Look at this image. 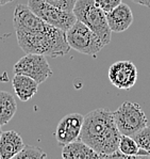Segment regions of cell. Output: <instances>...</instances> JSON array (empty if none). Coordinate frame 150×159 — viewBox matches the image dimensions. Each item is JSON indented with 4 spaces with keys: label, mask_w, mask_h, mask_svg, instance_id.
Returning a JSON list of instances; mask_svg holds the SVG:
<instances>
[{
    "label": "cell",
    "mask_w": 150,
    "mask_h": 159,
    "mask_svg": "<svg viewBox=\"0 0 150 159\" xmlns=\"http://www.w3.org/2000/svg\"><path fill=\"white\" fill-rule=\"evenodd\" d=\"M95 3L106 14L122 3V0H95Z\"/></svg>",
    "instance_id": "ffe728a7"
},
{
    "label": "cell",
    "mask_w": 150,
    "mask_h": 159,
    "mask_svg": "<svg viewBox=\"0 0 150 159\" xmlns=\"http://www.w3.org/2000/svg\"><path fill=\"white\" fill-rule=\"evenodd\" d=\"M106 19L112 32H124L133 24V13L129 6L120 3L114 10L106 13Z\"/></svg>",
    "instance_id": "8fae6325"
},
{
    "label": "cell",
    "mask_w": 150,
    "mask_h": 159,
    "mask_svg": "<svg viewBox=\"0 0 150 159\" xmlns=\"http://www.w3.org/2000/svg\"><path fill=\"white\" fill-rule=\"evenodd\" d=\"M65 32L67 43L71 48L80 53L96 58L97 53L105 47V44L97 34L78 19Z\"/></svg>",
    "instance_id": "277c9868"
},
{
    "label": "cell",
    "mask_w": 150,
    "mask_h": 159,
    "mask_svg": "<svg viewBox=\"0 0 150 159\" xmlns=\"http://www.w3.org/2000/svg\"><path fill=\"white\" fill-rule=\"evenodd\" d=\"M118 150L122 154L127 155L130 159L137 158L139 154L141 148L136 141L134 140L132 136H127V134H122L119 139V144H118Z\"/></svg>",
    "instance_id": "2e32d148"
},
{
    "label": "cell",
    "mask_w": 150,
    "mask_h": 159,
    "mask_svg": "<svg viewBox=\"0 0 150 159\" xmlns=\"http://www.w3.org/2000/svg\"><path fill=\"white\" fill-rule=\"evenodd\" d=\"M13 26L16 32L32 33L43 31L50 25L41 19L34 12L28 7V4H17L14 10Z\"/></svg>",
    "instance_id": "9c48e42d"
},
{
    "label": "cell",
    "mask_w": 150,
    "mask_h": 159,
    "mask_svg": "<svg viewBox=\"0 0 150 159\" xmlns=\"http://www.w3.org/2000/svg\"><path fill=\"white\" fill-rule=\"evenodd\" d=\"M131 1L135 2L137 4H141V6H144L146 8L150 9V0H131Z\"/></svg>",
    "instance_id": "44dd1931"
},
{
    "label": "cell",
    "mask_w": 150,
    "mask_h": 159,
    "mask_svg": "<svg viewBox=\"0 0 150 159\" xmlns=\"http://www.w3.org/2000/svg\"><path fill=\"white\" fill-rule=\"evenodd\" d=\"M108 77L115 88L129 90L136 84L137 68L131 61H117L109 68Z\"/></svg>",
    "instance_id": "ba28073f"
},
{
    "label": "cell",
    "mask_w": 150,
    "mask_h": 159,
    "mask_svg": "<svg viewBox=\"0 0 150 159\" xmlns=\"http://www.w3.org/2000/svg\"><path fill=\"white\" fill-rule=\"evenodd\" d=\"M72 13L78 20L97 34L105 46L110 44L112 30L108 24L106 14L95 3V0H77Z\"/></svg>",
    "instance_id": "3957f363"
},
{
    "label": "cell",
    "mask_w": 150,
    "mask_h": 159,
    "mask_svg": "<svg viewBox=\"0 0 150 159\" xmlns=\"http://www.w3.org/2000/svg\"><path fill=\"white\" fill-rule=\"evenodd\" d=\"M139 146L150 154V125H146L134 136H132Z\"/></svg>",
    "instance_id": "ac0fdd59"
},
{
    "label": "cell",
    "mask_w": 150,
    "mask_h": 159,
    "mask_svg": "<svg viewBox=\"0 0 150 159\" xmlns=\"http://www.w3.org/2000/svg\"><path fill=\"white\" fill-rule=\"evenodd\" d=\"M62 157L64 159H93L100 158V155L85 142L78 139L63 146Z\"/></svg>",
    "instance_id": "5bb4252c"
},
{
    "label": "cell",
    "mask_w": 150,
    "mask_h": 159,
    "mask_svg": "<svg viewBox=\"0 0 150 159\" xmlns=\"http://www.w3.org/2000/svg\"><path fill=\"white\" fill-rule=\"evenodd\" d=\"M145 158H149V159H150V154H149L148 156H146V157H145Z\"/></svg>",
    "instance_id": "cb8c5ba5"
},
{
    "label": "cell",
    "mask_w": 150,
    "mask_h": 159,
    "mask_svg": "<svg viewBox=\"0 0 150 159\" xmlns=\"http://www.w3.org/2000/svg\"><path fill=\"white\" fill-rule=\"evenodd\" d=\"M84 116L80 113H69L59 122L54 137L60 146L74 142L80 139Z\"/></svg>",
    "instance_id": "30bf717a"
},
{
    "label": "cell",
    "mask_w": 150,
    "mask_h": 159,
    "mask_svg": "<svg viewBox=\"0 0 150 159\" xmlns=\"http://www.w3.org/2000/svg\"><path fill=\"white\" fill-rule=\"evenodd\" d=\"M17 111V104L9 92L0 91V126L8 124Z\"/></svg>",
    "instance_id": "9a60e30c"
},
{
    "label": "cell",
    "mask_w": 150,
    "mask_h": 159,
    "mask_svg": "<svg viewBox=\"0 0 150 159\" xmlns=\"http://www.w3.org/2000/svg\"><path fill=\"white\" fill-rule=\"evenodd\" d=\"M16 96L21 102H28L37 93L38 84L31 77L23 74H15L12 80Z\"/></svg>",
    "instance_id": "4fadbf2b"
},
{
    "label": "cell",
    "mask_w": 150,
    "mask_h": 159,
    "mask_svg": "<svg viewBox=\"0 0 150 159\" xmlns=\"http://www.w3.org/2000/svg\"><path fill=\"white\" fill-rule=\"evenodd\" d=\"M47 157V154L38 146L34 145H25L17 155L15 159H43Z\"/></svg>",
    "instance_id": "e0dca14e"
},
{
    "label": "cell",
    "mask_w": 150,
    "mask_h": 159,
    "mask_svg": "<svg viewBox=\"0 0 150 159\" xmlns=\"http://www.w3.org/2000/svg\"><path fill=\"white\" fill-rule=\"evenodd\" d=\"M122 134L114 121V113L109 108H98L84 116L80 140L85 142L106 159L109 155L118 151Z\"/></svg>",
    "instance_id": "6da1fadb"
},
{
    "label": "cell",
    "mask_w": 150,
    "mask_h": 159,
    "mask_svg": "<svg viewBox=\"0 0 150 159\" xmlns=\"http://www.w3.org/2000/svg\"><path fill=\"white\" fill-rule=\"evenodd\" d=\"M19 47L26 53H37L45 57L58 58L71 49L66 40V32L53 26L32 33L16 32Z\"/></svg>",
    "instance_id": "7a4b0ae2"
},
{
    "label": "cell",
    "mask_w": 150,
    "mask_h": 159,
    "mask_svg": "<svg viewBox=\"0 0 150 159\" xmlns=\"http://www.w3.org/2000/svg\"><path fill=\"white\" fill-rule=\"evenodd\" d=\"M113 113L115 124L122 134L134 136L137 131L148 125V119L144 110L136 102H122Z\"/></svg>",
    "instance_id": "5b68a950"
},
{
    "label": "cell",
    "mask_w": 150,
    "mask_h": 159,
    "mask_svg": "<svg viewBox=\"0 0 150 159\" xmlns=\"http://www.w3.org/2000/svg\"><path fill=\"white\" fill-rule=\"evenodd\" d=\"M0 159H1V156H0Z\"/></svg>",
    "instance_id": "d4e9b609"
},
{
    "label": "cell",
    "mask_w": 150,
    "mask_h": 159,
    "mask_svg": "<svg viewBox=\"0 0 150 159\" xmlns=\"http://www.w3.org/2000/svg\"><path fill=\"white\" fill-rule=\"evenodd\" d=\"M44 1L48 2V3L52 4V6L57 7V8L61 10H64V11L72 12L77 0H44Z\"/></svg>",
    "instance_id": "d6986e66"
},
{
    "label": "cell",
    "mask_w": 150,
    "mask_h": 159,
    "mask_svg": "<svg viewBox=\"0 0 150 159\" xmlns=\"http://www.w3.org/2000/svg\"><path fill=\"white\" fill-rule=\"evenodd\" d=\"M28 7L48 25L67 31L77 21L72 12L64 11L44 0H28Z\"/></svg>",
    "instance_id": "8992f818"
},
{
    "label": "cell",
    "mask_w": 150,
    "mask_h": 159,
    "mask_svg": "<svg viewBox=\"0 0 150 159\" xmlns=\"http://www.w3.org/2000/svg\"><path fill=\"white\" fill-rule=\"evenodd\" d=\"M13 70L15 74L29 76L38 84L45 82L52 75V70L46 57L37 53H26L25 57L16 62Z\"/></svg>",
    "instance_id": "52a82bcc"
},
{
    "label": "cell",
    "mask_w": 150,
    "mask_h": 159,
    "mask_svg": "<svg viewBox=\"0 0 150 159\" xmlns=\"http://www.w3.org/2000/svg\"><path fill=\"white\" fill-rule=\"evenodd\" d=\"M23 138L15 130L2 131L0 136V156L1 159H12L24 148Z\"/></svg>",
    "instance_id": "7c38bea8"
},
{
    "label": "cell",
    "mask_w": 150,
    "mask_h": 159,
    "mask_svg": "<svg viewBox=\"0 0 150 159\" xmlns=\"http://www.w3.org/2000/svg\"><path fill=\"white\" fill-rule=\"evenodd\" d=\"M13 0H0V7L1 6H4V4L9 3V2H12Z\"/></svg>",
    "instance_id": "7402d4cb"
},
{
    "label": "cell",
    "mask_w": 150,
    "mask_h": 159,
    "mask_svg": "<svg viewBox=\"0 0 150 159\" xmlns=\"http://www.w3.org/2000/svg\"><path fill=\"white\" fill-rule=\"evenodd\" d=\"M1 134H2V130H1V126H0V136H1Z\"/></svg>",
    "instance_id": "603a6c76"
}]
</instances>
